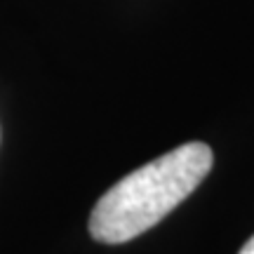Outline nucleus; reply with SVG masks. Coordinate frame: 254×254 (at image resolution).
<instances>
[{"label": "nucleus", "mask_w": 254, "mask_h": 254, "mask_svg": "<svg viewBox=\"0 0 254 254\" xmlns=\"http://www.w3.org/2000/svg\"><path fill=\"white\" fill-rule=\"evenodd\" d=\"M238 254H254V236L250 238V240H247L245 245H243V250H240Z\"/></svg>", "instance_id": "obj_2"}, {"label": "nucleus", "mask_w": 254, "mask_h": 254, "mask_svg": "<svg viewBox=\"0 0 254 254\" xmlns=\"http://www.w3.org/2000/svg\"><path fill=\"white\" fill-rule=\"evenodd\" d=\"M212 163L207 144L189 141L141 165L97 200L87 224L90 236L106 245L134 240L179 207L209 174Z\"/></svg>", "instance_id": "obj_1"}]
</instances>
